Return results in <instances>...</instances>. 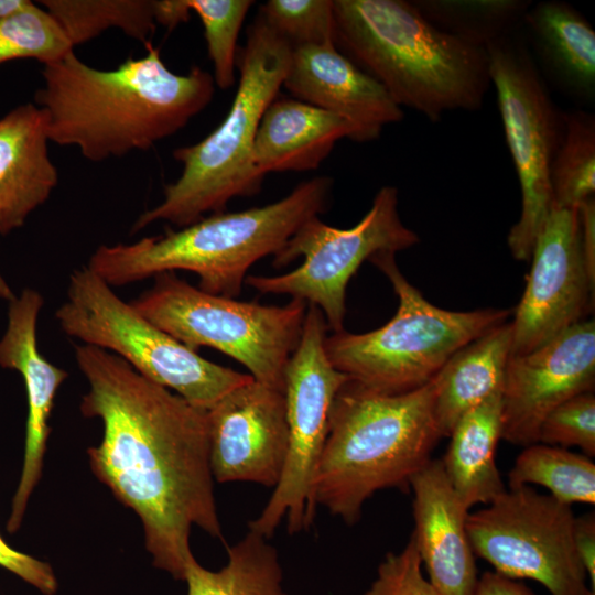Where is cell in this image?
<instances>
[{
  "label": "cell",
  "instance_id": "30",
  "mask_svg": "<svg viewBox=\"0 0 595 595\" xmlns=\"http://www.w3.org/2000/svg\"><path fill=\"white\" fill-rule=\"evenodd\" d=\"M73 48L54 17L32 1L0 19V64L34 58L46 65L64 58Z\"/></svg>",
  "mask_w": 595,
  "mask_h": 595
},
{
  "label": "cell",
  "instance_id": "17",
  "mask_svg": "<svg viewBox=\"0 0 595 595\" xmlns=\"http://www.w3.org/2000/svg\"><path fill=\"white\" fill-rule=\"evenodd\" d=\"M43 304L40 292L24 289L10 301L8 326L0 339V366L20 372L28 398L22 470L7 522L11 533L20 529L30 497L41 479L54 399L68 377L67 371L43 357L37 347L36 325Z\"/></svg>",
  "mask_w": 595,
  "mask_h": 595
},
{
  "label": "cell",
  "instance_id": "5",
  "mask_svg": "<svg viewBox=\"0 0 595 595\" xmlns=\"http://www.w3.org/2000/svg\"><path fill=\"white\" fill-rule=\"evenodd\" d=\"M434 396L433 379L399 394L376 392L348 380L331 408L314 480L316 507L354 524L376 491L408 489L442 437Z\"/></svg>",
  "mask_w": 595,
  "mask_h": 595
},
{
  "label": "cell",
  "instance_id": "18",
  "mask_svg": "<svg viewBox=\"0 0 595 595\" xmlns=\"http://www.w3.org/2000/svg\"><path fill=\"white\" fill-rule=\"evenodd\" d=\"M282 86L294 98L348 120L357 142L379 138L386 126L403 118L385 88L334 44L293 47Z\"/></svg>",
  "mask_w": 595,
  "mask_h": 595
},
{
  "label": "cell",
  "instance_id": "37",
  "mask_svg": "<svg viewBox=\"0 0 595 595\" xmlns=\"http://www.w3.org/2000/svg\"><path fill=\"white\" fill-rule=\"evenodd\" d=\"M473 595H536L526 584L496 571H488L478 578Z\"/></svg>",
  "mask_w": 595,
  "mask_h": 595
},
{
  "label": "cell",
  "instance_id": "39",
  "mask_svg": "<svg viewBox=\"0 0 595 595\" xmlns=\"http://www.w3.org/2000/svg\"><path fill=\"white\" fill-rule=\"evenodd\" d=\"M29 3V0H0V19L17 12Z\"/></svg>",
  "mask_w": 595,
  "mask_h": 595
},
{
  "label": "cell",
  "instance_id": "3",
  "mask_svg": "<svg viewBox=\"0 0 595 595\" xmlns=\"http://www.w3.org/2000/svg\"><path fill=\"white\" fill-rule=\"evenodd\" d=\"M336 47L399 107L440 120L482 107L490 86L485 46L431 23L403 0H333Z\"/></svg>",
  "mask_w": 595,
  "mask_h": 595
},
{
  "label": "cell",
  "instance_id": "40",
  "mask_svg": "<svg viewBox=\"0 0 595 595\" xmlns=\"http://www.w3.org/2000/svg\"><path fill=\"white\" fill-rule=\"evenodd\" d=\"M15 298V295L12 293L10 286L6 282V280L0 274V299L12 301Z\"/></svg>",
  "mask_w": 595,
  "mask_h": 595
},
{
  "label": "cell",
  "instance_id": "1",
  "mask_svg": "<svg viewBox=\"0 0 595 595\" xmlns=\"http://www.w3.org/2000/svg\"><path fill=\"white\" fill-rule=\"evenodd\" d=\"M88 382L80 412L102 437L87 450L95 476L139 517L155 567L184 581L196 526L224 540L214 496L207 410L136 371L112 353L75 345Z\"/></svg>",
  "mask_w": 595,
  "mask_h": 595
},
{
  "label": "cell",
  "instance_id": "34",
  "mask_svg": "<svg viewBox=\"0 0 595 595\" xmlns=\"http://www.w3.org/2000/svg\"><path fill=\"white\" fill-rule=\"evenodd\" d=\"M364 595H441L423 576L419 551L411 538L398 553L389 552Z\"/></svg>",
  "mask_w": 595,
  "mask_h": 595
},
{
  "label": "cell",
  "instance_id": "9",
  "mask_svg": "<svg viewBox=\"0 0 595 595\" xmlns=\"http://www.w3.org/2000/svg\"><path fill=\"white\" fill-rule=\"evenodd\" d=\"M55 317L66 335L115 354L143 377L205 410L253 379L176 340L121 300L87 266L71 273L66 300Z\"/></svg>",
  "mask_w": 595,
  "mask_h": 595
},
{
  "label": "cell",
  "instance_id": "36",
  "mask_svg": "<svg viewBox=\"0 0 595 595\" xmlns=\"http://www.w3.org/2000/svg\"><path fill=\"white\" fill-rule=\"evenodd\" d=\"M573 541L576 554L595 594V516L594 512L574 519Z\"/></svg>",
  "mask_w": 595,
  "mask_h": 595
},
{
  "label": "cell",
  "instance_id": "13",
  "mask_svg": "<svg viewBox=\"0 0 595 595\" xmlns=\"http://www.w3.org/2000/svg\"><path fill=\"white\" fill-rule=\"evenodd\" d=\"M571 506L529 486L509 488L469 512L466 530L475 555L510 578H530L551 595H595L573 541Z\"/></svg>",
  "mask_w": 595,
  "mask_h": 595
},
{
  "label": "cell",
  "instance_id": "28",
  "mask_svg": "<svg viewBox=\"0 0 595 595\" xmlns=\"http://www.w3.org/2000/svg\"><path fill=\"white\" fill-rule=\"evenodd\" d=\"M553 206L577 208L595 192V117L564 111V129L550 167Z\"/></svg>",
  "mask_w": 595,
  "mask_h": 595
},
{
  "label": "cell",
  "instance_id": "2",
  "mask_svg": "<svg viewBox=\"0 0 595 595\" xmlns=\"http://www.w3.org/2000/svg\"><path fill=\"white\" fill-rule=\"evenodd\" d=\"M147 54L110 71L94 68L71 52L43 65L34 96L48 140L75 145L89 161L148 150L183 129L212 101L213 75L199 66L176 74L149 42Z\"/></svg>",
  "mask_w": 595,
  "mask_h": 595
},
{
  "label": "cell",
  "instance_id": "29",
  "mask_svg": "<svg viewBox=\"0 0 595 595\" xmlns=\"http://www.w3.org/2000/svg\"><path fill=\"white\" fill-rule=\"evenodd\" d=\"M413 3L439 29L482 46L516 31L530 7V2L510 0Z\"/></svg>",
  "mask_w": 595,
  "mask_h": 595
},
{
  "label": "cell",
  "instance_id": "31",
  "mask_svg": "<svg viewBox=\"0 0 595 595\" xmlns=\"http://www.w3.org/2000/svg\"><path fill=\"white\" fill-rule=\"evenodd\" d=\"M191 12L199 18L214 67V83L220 89L236 80L237 41L244 20L255 3L251 0H186Z\"/></svg>",
  "mask_w": 595,
  "mask_h": 595
},
{
  "label": "cell",
  "instance_id": "7",
  "mask_svg": "<svg viewBox=\"0 0 595 595\" xmlns=\"http://www.w3.org/2000/svg\"><path fill=\"white\" fill-rule=\"evenodd\" d=\"M368 261L391 282L399 300L396 314L375 331L327 335L324 346L337 370L376 392L399 394L424 386L455 351L510 315L499 309L456 312L437 307L404 278L396 253L382 251Z\"/></svg>",
  "mask_w": 595,
  "mask_h": 595
},
{
  "label": "cell",
  "instance_id": "26",
  "mask_svg": "<svg viewBox=\"0 0 595 595\" xmlns=\"http://www.w3.org/2000/svg\"><path fill=\"white\" fill-rule=\"evenodd\" d=\"M509 488L536 484L571 506L595 502V464L567 448L534 443L524 446L508 474Z\"/></svg>",
  "mask_w": 595,
  "mask_h": 595
},
{
  "label": "cell",
  "instance_id": "14",
  "mask_svg": "<svg viewBox=\"0 0 595 595\" xmlns=\"http://www.w3.org/2000/svg\"><path fill=\"white\" fill-rule=\"evenodd\" d=\"M531 269L511 324V355H523L583 321L595 279L583 255L577 208L553 206L531 253Z\"/></svg>",
  "mask_w": 595,
  "mask_h": 595
},
{
  "label": "cell",
  "instance_id": "35",
  "mask_svg": "<svg viewBox=\"0 0 595 595\" xmlns=\"http://www.w3.org/2000/svg\"><path fill=\"white\" fill-rule=\"evenodd\" d=\"M0 566L19 576L44 595H54L58 583L52 566L11 548L0 536Z\"/></svg>",
  "mask_w": 595,
  "mask_h": 595
},
{
  "label": "cell",
  "instance_id": "38",
  "mask_svg": "<svg viewBox=\"0 0 595 595\" xmlns=\"http://www.w3.org/2000/svg\"><path fill=\"white\" fill-rule=\"evenodd\" d=\"M155 22L173 29L190 19L191 10L186 0H153Z\"/></svg>",
  "mask_w": 595,
  "mask_h": 595
},
{
  "label": "cell",
  "instance_id": "20",
  "mask_svg": "<svg viewBox=\"0 0 595 595\" xmlns=\"http://www.w3.org/2000/svg\"><path fill=\"white\" fill-rule=\"evenodd\" d=\"M44 111L21 105L0 118V235L24 225L58 183Z\"/></svg>",
  "mask_w": 595,
  "mask_h": 595
},
{
  "label": "cell",
  "instance_id": "21",
  "mask_svg": "<svg viewBox=\"0 0 595 595\" xmlns=\"http://www.w3.org/2000/svg\"><path fill=\"white\" fill-rule=\"evenodd\" d=\"M521 25L542 74L581 106L595 100V31L574 7L561 1L530 4Z\"/></svg>",
  "mask_w": 595,
  "mask_h": 595
},
{
  "label": "cell",
  "instance_id": "4",
  "mask_svg": "<svg viewBox=\"0 0 595 595\" xmlns=\"http://www.w3.org/2000/svg\"><path fill=\"white\" fill-rule=\"evenodd\" d=\"M332 183L326 176L313 177L264 206L210 214L132 244L100 245L87 267L110 286L191 271L202 291L237 298L253 263L274 256L305 221L324 212Z\"/></svg>",
  "mask_w": 595,
  "mask_h": 595
},
{
  "label": "cell",
  "instance_id": "25",
  "mask_svg": "<svg viewBox=\"0 0 595 595\" xmlns=\"http://www.w3.org/2000/svg\"><path fill=\"white\" fill-rule=\"evenodd\" d=\"M268 540L248 530L228 547L227 564L218 571L203 567L193 555L184 574L187 595H289L278 552Z\"/></svg>",
  "mask_w": 595,
  "mask_h": 595
},
{
  "label": "cell",
  "instance_id": "6",
  "mask_svg": "<svg viewBox=\"0 0 595 595\" xmlns=\"http://www.w3.org/2000/svg\"><path fill=\"white\" fill-rule=\"evenodd\" d=\"M291 54L292 46L258 15L240 51L237 93L227 116L199 142L174 150L183 166L180 177L165 186L159 205L138 217L132 232L159 220L183 228L224 212L235 197L260 191L264 176L253 164L255 138L283 85Z\"/></svg>",
  "mask_w": 595,
  "mask_h": 595
},
{
  "label": "cell",
  "instance_id": "22",
  "mask_svg": "<svg viewBox=\"0 0 595 595\" xmlns=\"http://www.w3.org/2000/svg\"><path fill=\"white\" fill-rule=\"evenodd\" d=\"M354 134V126L338 115L296 98H275L259 123L253 164L262 176L315 170L337 141Z\"/></svg>",
  "mask_w": 595,
  "mask_h": 595
},
{
  "label": "cell",
  "instance_id": "24",
  "mask_svg": "<svg viewBox=\"0 0 595 595\" xmlns=\"http://www.w3.org/2000/svg\"><path fill=\"white\" fill-rule=\"evenodd\" d=\"M501 392L466 412L455 424L442 464L463 505H488L507 489L496 465L502 430Z\"/></svg>",
  "mask_w": 595,
  "mask_h": 595
},
{
  "label": "cell",
  "instance_id": "32",
  "mask_svg": "<svg viewBox=\"0 0 595 595\" xmlns=\"http://www.w3.org/2000/svg\"><path fill=\"white\" fill-rule=\"evenodd\" d=\"M258 15L292 48L336 45L332 0H269Z\"/></svg>",
  "mask_w": 595,
  "mask_h": 595
},
{
  "label": "cell",
  "instance_id": "19",
  "mask_svg": "<svg viewBox=\"0 0 595 595\" xmlns=\"http://www.w3.org/2000/svg\"><path fill=\"white\" fill-rule=\"evenodd\" d=\"M412 539L429 581L441 595H473L477 566L466 519L469 510L452 488L441 459H431L411 479Z\"/></svg>",
  "mask_w": 595,
  "mask_h": 595
},
{
  "label": "cell",
  "instance_id": "15",
  "mask_svg": "<svg viewBox=\"0 0 595 595\" xmlns=\"http://www.w3.org/2000/svg\"><path fill=\"white\" fill-rule=\"evenodd\" d=\"M595 323L582 321L543 346L511 355L501 391V439L539 442L547 415L564 401L594 390Z\"/></svg>",
  "mask_w": 595,
  "mask_h": 595
},
{
  "label": "cell",
  "instance_id": "16",
  "mask_svg": "<svg viewBox=\"0 0 595 595\" xmlns=\"http://www.w3.org/2000/svg\"><path fill=\"white\" fill-rule=\"evenodd\" d=\"M207 421L215 480L275 487L289 443L283 392L251 379L210 407Z\"/></svg>",
  "mask_w": 595,
  "mask_h": 595
},
{
  "label": "cell",
  "instance_id": "8",
  "mask_svg": "<svg viewBox=\"0 0 595 595\" xmlns=\"http://www.w3.org/2000/svg\"><path fill=\"white\" fill-rule=\"evenodd\" d=\"M130 304L155 326L196 351L214 348L239 361L258 382L283 392L284 369L303 329L307 304L264 305L202 291L175 272L154 277Z\"/></svg>",
  "mask_w": 595,
  "mask_h": 595
},
{
  "label": "cell",
  "instance_id": "11",
  "mask_svg": "<svg viewBox=\"0 0 595 595\" xmlns=\"http://www.w3.org/2000/svg\"><path fill=\"white\" fill-rule=\"evenodd\" d=\"M328 325L318 307L307 304L300 342L284 369L289 443L284 467L261 513L249 530L270 539L283 519L291 534L315 518L314 480L323 453L329 412L349 378L329 361L324 342Z\"/></svg>",
  "mask_w": 595,
  "mask_h": 595
},
{
  "label": "cell",
  "instance_id": "33",
  "mask_svg": "<svg viewBox=\"0 0 595 595\" xmlns=\"http://www.w3.org/2000/svg\"><path fill=\"white\" fill-rule=\"evenodd\" d=\"M560 447L577 446L595 456V396L577 394L553 409L543 420L539 442Z\"/></svg>",
  "mask_w": 595,
  "mask_h": 595
},
{
  "label": "cell",
  "instance_id": "10",
  "mask_svg": "<svg viewBox=\"0 0 595 595\" xmlns=\"http://www.w3.org/2000/svg\"><path fill=\"white\" fill-rule=\"evenodd\" d=\"M485 47L521 192L520 216L507 241L511 255L527 261L553 207L550 167L563 133L564 111L553 101L526 40L516 31Z\"/></svg>",
  "mask_w": 595,
  "mask_h": 595
},
{
  "label": "cell",
  "instance_id": "23",
  "mask_svg": "<svg viewBox=\"0 0 595 595\" xmlns=\"http://www.w3.org/2000/svg\"><path fill=\"white\" fill-rule=\"evenodd\" d=\"M511 342V324L501 323L455 351L434 376V416L442 437L466 412L502 391Z\"/></svg>",
  "mask_w": 595,
  "mask_h": 595
},
{
  "label": "cell",
  "instance_id": "27",
  "mask_svg": "<svg viewBox=\"0 0 595 595\" xmlns=\"http://www.w3.org/2000/svg\"><path fill=\"white\" fill-rule=\"evenodd\" d=\"M73 46L109 28H119L144 45L156 28L153 0H42Z\"/></svg>",
  "mask_w": 595,
  "mask_h": 595
},
{
  "label": "cell",
  "instance_id": "12",
  "mask_svg": "<svg viewBox=\"0 0 595 595\" xmlns=\"http://www.w3.org/2000/svg\"><path fill=\"white\" fill-rule=\"evenodd\" d=\"M398 204V190L387 185L351 228L332 227L312 217L273 258V266L282 268L304 257L299 268L274 277L248 275L245 283L263 294H289L315 305L333 333L343 331L346 288L360 264L376 253H396L419 242L418 235L402 223Z\"/></svg>",
  "mask_w": 595,
  "mask_h": 595
}]
</instances>
